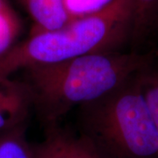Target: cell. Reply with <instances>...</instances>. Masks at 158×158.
I'll return each instance as SVG.
<instances>
[{
	"label": "cell",
	"mask_w": 158,
	"mask_h": 158,
	"mask_svg": "<svg viewBox=\"0 0 158 158\" xmlns=\"http://www.w3.org/2000/svg\"><path fill=\"white\" fill-rule=\"evenodd\" d=\"M0 158H35V147L27 141L25 124L0 133Z\"/></svg>",
	"instance_id": "obj_6"
},
{
	"label": "cell",
	"mask_w": 158,
	"mask_h": 158,
	"mask_svg": "<svg viewBox=\"0 0 158 158\" xmlns=\"http://www.w3.org/2000/svg\"><path fill=\"white\" fill-rule=\"evenodd\" d=\"M134 17L133 0H116L101 11L74 19L60 28L31 33L0 57V78L35 65L118 50L131 41Z\"/></svg>",
	"instance_id": "obj_2"
},
{
	"label": "cell",
	"mask_w": 158,
	"mask_h": 158,
	"mask_svg": "<svg viewBox=\"0 0 158 158\" xmlns=\"http://www.w3.org/2000/svg\"><path fill=\"white\" fill-rule=\"evenodd\" d=\"M154 52L91 53L69 61L26 69L33 104L54 123L76 106L98 100L150 66Z\"/></svg>",
	"instance_id": "obj_1"
},
{
	"label": "cell",
	"mask_w": 158,
	"mask_h": 158,
	"mask_svg": "<svg viewBox=\"0 0 158 158\" xmlns=\"http://www.w3.org/2000/svg\"><path fill=\"white\" fill-rule=\"evenodd\" d=\"M34 20L31 33L60 28L72 20L65 0H19Z\"/></svg>",
	"instance_id": "obj_5"
},
{
	"label": "cell",
	"mask_w": 158,
	"mask_h": 158,
	"mask_svg": "<svg viewBox=\"0 0 158 158\" xmlns=\"http://www.w3.org/2000/svg\"><path fill=\"white\" fill-rule=\"evenodd\" d=\"M59 131L51 128L45 141L35 147V158H58Z\"/></svg>",
	"instance_id": "obj_12"
},
{
	"label": "cell",
	"mask_w": 158,
	"mask_h": 158,
	"mask_svg": "<svg viewBox=\"0 0 158 158\" xmlns=\"http://www.w3.org/2000/svg\"><path fill=\"white\" fill-rule=\"evenodd\" d=\"M116 0H65L72 19L85 17L101 11Z\"/></svg>",
	"instance_id": "obj_11"
},
{
	"label": "cell",
	"mask_w": 158,
	"mask_h": 158,
	"mask_svg": "<svg viewBox=\"0 0 158 158\" xmlns=\"http://www.w3.org/2000/svg\"><path fill=\"white\" fill-rule=\"evenodd\" d=\"M141 90L158 132V65L154 62L140 73Z\"/></svg>",
	"instance_id": "obj_10"
},
{
	"label": "cell",
	"mask_w": 158,
	"mask_h": 158,
	"mask_svg": "<svg viewBox=\"0 0 158 158\" xmlns=\"http://www.w3.org/2000/svg\"><path fill=\"white\" fill-rule=\"evenodd\" d=\"M33 98L28 85L0 78V133L25 124Z\"/></svg>",
	"instance_id": "obj_4"
},
{
	"label": "cell",
	"mask_w": 158,
	"mask_h": 158,
	"mask_svg": "<svg viewBox=\"0 0 158 158\" xmlns=\"http://www.w3.org/2000/svg\"><path fill=\"white\" fill-rule=\"evenodd\" d=\"M58 158H101L84 135L75 136L59 131Z\"/></svg>",
	"instance_id": "obj_8"
},
{
	"label": "cell",
	"mask_w": 158,
	"mask_h": 158,
	"mask_svg": "<svg viewBox=\"0 0 158 158\" xmlns=\"http://www.w3.org/2000/svg\"><path fill=\"white\" fill-rule=\"evenodd\" d=\"M12 8L8 0H0V11Z\"/></svg>",
	"instance_id": "obj_13"
},
{
	"label": "cell",
	"mask_w": 158,
	"mask_h": 158,
	"mask_svg": "<svg viewBox=\"0 0 158 158\" xmlns=\"http://www.w3.org/2000/svg\"><path fill=\"white\" fill-rule=\"evenodd\" d=\"M20 31L21 22L13 8L0 11V57L15 45Z\"/></svg>",
	"instance_id": "obj_9"
},
{
	"label": "cell",
	"mask_w": 158,
	"mask_h": 158,
	"mask_svg": "<svg viewBox=\"0 0 158 158\" xmlns=\"http://www.w3.org/2000/svg\"><path fill=\"white\" fill-rule=\"evenodd\" d=\"M135 17L131 41L139 44L158 24V0H133Z\"/></svg>",
	"instance_id": "obj_7"
},
{
	"label": "cell",
	"mask_w": 158,
	"mask_h": 158,
	"mask_svg": "<svg viewBox=\"0 0 158 158\" xmlns=\"http://www.w3.org/2000/svg\"><path fill=\"white\" fill-rule=\"evenodd\" d=\"M140 73L79 107L82 135L101 158H158V132L141 90Z\"/></svg>",
	"instance_id": "obj_3"
}]
</instances>
